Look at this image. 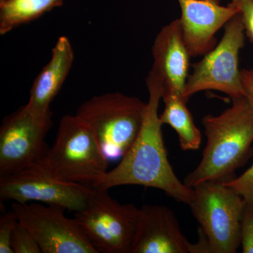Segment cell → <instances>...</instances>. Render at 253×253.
Wrapping results in <instances>:
<instances>
[{
  "label": "cell",
  "instance_id": "1",
  "mask_svg": "<svg viewBox=\"0 0 253 253\" xmlns=\"http://www.w3.org/2000/svg\"><path fill=\"white\" fill-rule=\"evenodd\" d=\"M149 99L142 127L121 163L108 171L93 187L108 189L122 185H139L162 190L178 202L189 205L194 199V189L179 180L168 161L158 106L163 84L149 72L146 78Z\"/></svg>",
  "mask_w": 253,
  "mask_h": 253
},
{
  "label": "cell",
  "instance_id": "2",
  "mask_svg": "<svg viewBox=\"0 0 253 253\" xmlns=\"http://www.w3.org/2000/svg\"><path fill=\"white\" fill-rule=\"evenodd\" d=\"M231 101V107L219 116L203 118L207 144L201 162L184 179L190 188L206 181L231 180L252 156L253 105L245 96Z\"/></svg>",
  "mask_w": 253,
  "mask_h": 253
},
{
  "label": "cell",
  "instance_id": "3",
  "mask_svg": "<svg viewBox=\"0 0 253 253\" xmlns=\"http://www.w3.org/2000/svg\"><path fill=\"white\" fill-rule=\"evenodd\" d=\"M189 205L200 224L196 253H236L241 246V221L246 201L223 181H210L193 188Z\"/></svg>",
  "mask_w": 253,
  "mask_h": 253
},
{
  "label": "cell",
  "instance_id": "4",
  "mask_svg": "<svg viewBox=\"0 0 253 253\" xmlns=\"http://www.w3.org/2000/svg\"><path fill=\"white\" fill-rule=\"evenodd\" d=\"M42 163L59 180L93 187L108 172L109 161L91 126L76 114L61 118Z\"/></svg>",
  "mask_w": 253,
  "mask_h": 253
},
{
  "label": "cell",
  "instance_id": "5",
  "mask_svg": "<svg viewBox=\"0 0 253 253\" xmlns=\"http://www.w3.org/2000/svg\"><path fill=\"white\" fill-rule=\"evenodd\" d=\"M146 105L139 98L121 92L94 96L77 113L94 131L109 161L122 158L139 135Z\"/></svg>",
  "mask_w": 253,
  "mask_h": 253
},
{
  "label": "cell",
  "instance_id": "6",
  "mask_svg": "<svg viewBox=\"0 0 253 253\" xmlns=\"http://www.w3.org/2000/svg\"><path fill=\"white\" fill-rule=\"evenodd\" d=\"M140 208L121 204L108 189L92 187L84 208L74 219L97 253H130Z\"/></svg>",
  "mask_w": 253,
  "mask_h": 253
},
{
  "label": "cell",
  "instance_id": "7",
  "mask_svg": "<svg viewBox=\"0 0 253 253\" xmlns=\"http://www.w3.org/2000/svg\"><path fill=\"white\" fill-rule=\"evenodd\" d=\"M245 28L239 13L224 26V33L214 49L204 59L192 64L193 72L186 81L183 99L186 103L196 93L217 90L231 99L245 96L239 68L240 50L245 45Z\"/></svg>",
  "mask_w": 253,
  "mask_h": 253
},
{
  "label": "cell",
  "instance_id": "8",
  "mask_svg": "<svg viewBox=\"0 0 253 253\" xmlns=\"http://www.w3.org/2000/svg\"><path fill=\"white\" fill-rule=\"evenodd\" d=\"M92 187L56 179L42 162L0 175L1 201H14L59 206L72 212L84 208Z\"/></svg>",
  "mask_w": 253,
  "mask_h": 253
},
{
  "label": "cell",
  "instance_id": "9",
  "mask_svg": "<svg viewBox=\"0 0 253 253\" xmlns=\"http://www.w3.org/2000/svg\"><path fill=\"white\" fill-rule=\"evenodd\" d=\"M52 125V113L39 117L26 105L6 116L0 128V175L42 162L49 151L45 138Z\"/></svg>",
  "mask_w": 253,
  "mask_h": 253
},
{
  "label": "cell",
  "instance_id": "10",
  "mask_svg": "<svg viewBox=\"0 0 253 253\" xmlns=\"http://www.w3.org/2000/svg\"><path fill=\"white\" fill-rule=\"evenodd\" d=\"M11 210L31 233L43 253H98L76 219L66 217V208L15 202Z\"/></svg>",
  "mask_w": 253,
  "mask_h": 253
},
{
  "label": "cell",
  "instance_id": "11",
  "mask_svg": "<svg viewBox=\"0 0 253 253\" xmlns=\"http://www.w3.org/2000/svg\"><path fill=\"white\" fill-rule=\"evenodd\" d=\"M181 11L183 37L190 55L204 56L217 45L216 33L239 13L233 2L220 0H177Z\"/></svg>",
  "mask_w": 253,
  "mask_h": 253
},
{
  "label": "cell",
  "instance_id": "12",
  "mask_svg": "<svg viewBox=\"0 0 253 253\" xmlns=\"http://www.w3.org/2000/svg\"><path fill=\"white\" fill-rule=\"evenodd\" d=\"M174 212L167 206L144 205L130 253H192Z\"/></svg>",
  "mask_w": 253,
  "mask_h": 253
},
{
  "label": "cell",
  "instance_id": "13",
  "mask_svg": "<svg viewBox=\"0 0 253 253\" xmlns=\"http://www.w3.org/2000/svg\"><path fill=\"white\" fill-rule=\"evenodd\" d=\"M152 54L154 64L150 72L162 83L163 94L170 93L183 99L191 56L179 18L161 29L155 40Z\"/></svg>",
  "mask_w": 253,
  "mask_h": 253
},
{
  "label": "cell",
  "instance_id": "14",
  "mask_svg": "<svg viewBox=\"0 0 253 253\" xmlns=\"http://www.w3.org/2000/svg\"><path fill=\"white\" fill-rule=\"evenodd\" d=\"M74 57L71 41L66 36L60 37L51 51L49 62L42 69L31 86L26 106L32 114L42 117L51 113L50 104L66 81Z\"/></svg>",
  "mask_w": 253,
  "mask_h": 253
},
{
  "label": "cell",
  "instance_id": "15",
  "mask_svg": "<svg viewBox=\"0 0 253 253\" xmlns=\"http://www.w3.org/2000/svg\"><path fill=\"white\" fill-rule=\"evenodd\" d=\"M165 103L164 111L160 115L163 125H168L175 130L179 138V146L184 151H196L199 149L202 135L196 126L192 115L186 107V102L180 96L170 93L162 94Z\"/></svg>",
  "mask_w": 253,
  "mask_h": 253
},
{
  "label": "cell",
  "instance_id": "16",
  "mask_svg": "<svg viewBox=\"0 0 253 253\" xmlns=\"http://www.w3.org/2000/svg\"><path fill=\"white\" fill-rule=\"evenodd\" d=\"M64 0H6L0 3V34L31 23L62 6Z\"/></svg>",
  "mask_w": 253,
  "mask_h": 253
},
{
  "label": "cell",
  "instance_id": "17",
  "mask_svg": "<svg viewBox=\"0 0 253 253\" xmlns=\"http://www.w3.org/2000/svg\"><path fill=\"white\" fill-rule=\"evenodd\" d=\"M11 248L14 253H41L36 240L22 223L18 221L11 238Z\"/></svg>",
  "mask_w": 253,
  "mask_h": 253
},
{
  "label": "cell",
  "instance_id": "18",
  "mask_svg": "<svg viewBox=\"0 0 253 253\" xmlns=\"http://www.w3.org/2000/svg\"><path fill=\"white\" fill-rule=\"evenodd\" d=\"M241 246L244 253H253V201L246 202L241 221Z\"/></svg>",
  "mask_w": 253,
  "mask_h": 253
},
{
  "label": "cell",
  "instance_id": "19",
  "mask_svg": "<svg viewBox=\"0 0 253 253\" xmlns=\"http://www.w3.org/2000/svg\"><path fill=\"white\" fill-rule=\"evenodd\" d=\"M18 222L17 216L11 210L0 217V253H14L11 248V238Z\"/></svg>",
  "mask_w": 253,
  "mask_h": 253
},
{
  "label": "cell",
  "instance_id": "20",
  "mask_svg": "<svg viewBox=\"0 0 253 253\" xmlns=\"http://www.w3.org/2000/svg\"><path fill=\"white\" fill-rule=\"evenodd\" d=\"M224 183L236 191L246 202L253 201V163L239 177L233 178Z\"/></svg>",
  "mask_w": 253,
  "mask_h": 253
},
{
  "label": "cell",
  "instance_id": "21",
  "mask_svg": "<svg viewBox=\"0 0 253 253\" xmlns=\"http://www.w3.org/2000/svg\"><path fill=\"white\" fill-rule=\"evenodd\" d=\"M237 6L244 23L245 33L253 43V0H231Z\"/></svg>",
  "mask_w": 253,
  "mask_h": 253
},
{
  "label": "cell",
  "instance_id": "22",
  "mask_svg": "<svg viewBox=\"0 0 253 253\" xmlns=\"http://www.w3.org/2000/svg\"><path fill=\"white\" fill-rule=\"evenodd\" d=\"M241 82L244 86L245 96L253 106V68L241 70Z\"/></svg>",
  "mask_w": 253,
  "mask_h": 253
},
{
  "label": "cell",
  "instance_id": "23",
  "mask_svg": "<svg viewBox=\"0 0 253 253\" xmlns=\"http://www.w3.org/2000/svg\"><path fill=\"white\" fill-rule=\"evenodd\" d=\"M5 1H6V0H0V3L4 2Z\"/></svg>",
  "mask_w": 253,
  "mask_h": 253
}]
</instances>
